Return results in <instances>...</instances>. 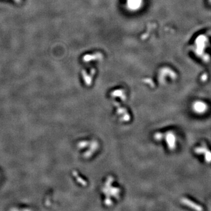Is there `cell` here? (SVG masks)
I'll use <instances>...</instances> for the list:
<instances>
[{
    "mask_svg": "<svg viewBox=\"0 0 211 211\" xmlns=\"http://www.w3.org/2000/svg\"><path fill=\"white\" fill-rule=\"evenodd\" d=\"M13 1H14L15 2H16L17 4H20L22 1V0H13Z\"/></svg>",
    "mask_w": 211,
    "mask_h": 211,
    "instance_id": "obj_1",
    "label": "cell"
}]
</instances>
